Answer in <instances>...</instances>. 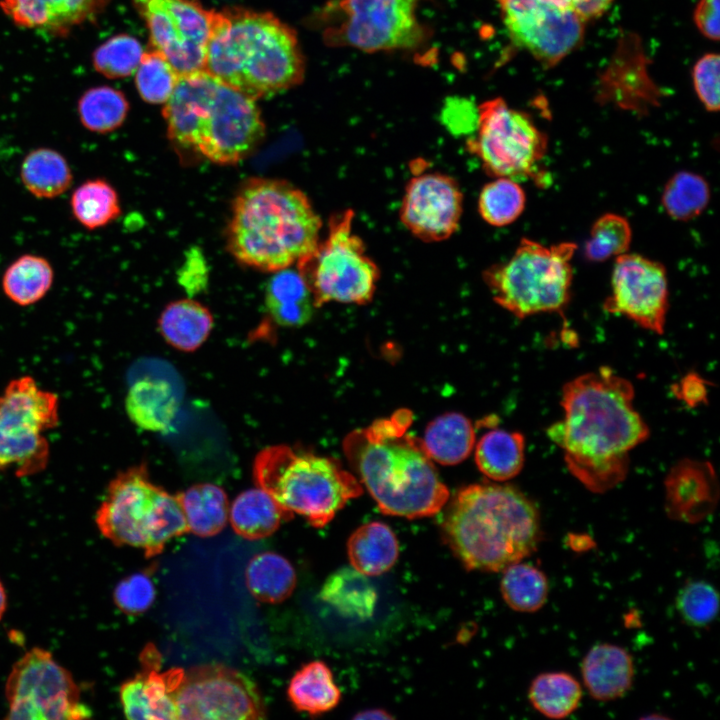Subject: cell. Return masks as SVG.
Wrapping results in <instances>:
<instances>
[{"instance_id":"obj_1","label":"cell","mask_w":720,"mask_h":720,"mask_svg":"<svg viewBox=\"0 0 720 720\" xmlns=\"http://www.w3.org/2000/svg\"><path fill=\"white\" fill-rule=\"evenodd\" d=\"M633 400L631 382L609 367L578 376L563 387L564 417L547 434L563 450L571 474L594 493L624 480L629 451L649 436Z\"/></svg>"},{"instance_id":"obj_2","label":"cell","mask_w":720,"mask_h":720,"mask_svg":"<svg viewBox=\"0 0 720 720\" xmlns=\"http://www.w3.org/2000/svg\"><path fill=\"white\" fill-rule=\"evenodd\" d=\"M412 421V412L401 408L343 440L354 475L380 511L408 519L437 514L449 498L422 440L408 433Z\"/></svg>"},{"instance_id":"obj_3","label":"cell","mask_w":720,"mask_h":720,"mask_svg":"<svg viewBox=\"0 0 720 720\" xmlns=\"http://www.w3.org/2000/svg\"><path fill=\"white\" fill-rule=\"evenodd\" d=\"M162 114L168 139L184 160L235 165L249 157L265 135L256 100L204 70L179 75Z\"/></svg>"},{"instance_id":"obj_4","label":"cell","mask_w":720,"mask_h":720,"mask_svg":"<svg viewBox=\"0 0 720 720\" xmlns=\"http://www.w3.org/2000/svg\"><path fill=\"white\" fill-rule=\"evenodd\" d=\"M321 226L302 190L286 180L252 177L234 196L226 247L240 264L276 272L313 251Z\"/></svg>"},{"instance_id":"obj_5","label":"cell","mask_w":720,"mask_h":720,"mask_svg":"<svg viewBox=\"0 0 720 720\" xmlns=\"http://www.w3.org/2000/svg\"><path fill=\"white\" fill-rule=\"evenodd\" d=\"M204 71L257 100L298 85L304 59L294 30L267 12L214 11Z\"/></svg>"},{"instance_id":"obj_6","label":"cell","mask_w":720,"mask_h":720,"mask_svg":"<svg viewBox=\"0 0 720 720\" xmlns=\"http://www.w3.org/2000/svg\"><path fill=\"white\" fill-rule=\"evenodd\" d=\"M445 540L466 569L503 571L530 556L541 540L537 506L521 491L471 484L451 500L442 523Z\"/></svg>"},{"instance_id":"obj_7","label":"cell","mask_w":720,"mask_h":720,"mask_svg":"<svg viewBox=\"0 0 720 720\" xmlns=\"http://www.w3.org/2000/svg\"><path fill=\"white\" fill-rule=\"evenodd\" d=\"M252 472L255 484L286 513L301 515L315 528L363 493L358 478L338 460L284 444L259 451Z\"/></svg>"},{"instance_id":"obj_8","label":"cell","mask_w":720,"mask_h":720,"mask_svg":"<svg viewBox=\"0 0 720 720\" xmlns=\"http://www.w3.org/2000/svg\"><path fill=\"white\" fill-rule=\"evenodd\" d=\"M101 534L117 546L141 548L146 558L159 555L175 537L189 533L176 495L154 484L145 464L118 473L96 512Z\"/></svg>"},{"instance_id":"obj_9","label":"cell","mask_w":720,"mask_h":720,"mask_svg":"<svg viewBox=\"0 0 720 720\" xmlns=\"http://www.w3.org/2000/svg\"><path fill=\"white\" fill-rule=\"evenodd\" d=\"M576 245L522 238L512 256L482 273L494 301L518 318L562 312L568 304Z\"/></svg>"},{"instance_id":"obj_10","label":"cell","mask_w":720,"mask_h":720,"mask_svg":"<svg viewBox=\"0 0 720 720\" xmlns=\"http://www.w3.org/2000/svg\"><path fill=\"white\" fill-rule=\"evenodd\" d=\"M354 217L352 209L332 215L327 237L296 263L316 308L329 302L365 305L374 297L380 269L353 232Z\"/></svg>"},{"instance_id":"obj_11","label":"cell","mask_w":720,"mask_h":720,"mask_svg":"<svg viewBox=\"0 0 720 720\" xmlns=\"http://www.w3.org/2000/svg\"><path fill=\"white\" fill-rule=\"evenodd\" d=\"M484 171L493 177L533 180L545 184L542 169L548 140L530 116L502 98L483 102L477 110L475 134L466 142Z\"/></svg>"},{"instance_id":"obj_12","label":"cell","mask_w":720,"mask_h":720,"mask_svg":"<svg viewBox=\"0 0 720 720\" xmlns=\"http://www.w3.org/2000/svg\"><path fill=\"white\" fill-rule=\"evenodd\" d=\"M58 398L25 376L12 380L0 395V471L18 477L43 471L49 458L44 433L58 423Z\"/></svg>"},{"instance_id":"obj_13","label":"cell","mask_w":720,"mask_h":720,"mask_svg":"<svg viewBox=\"0 0 720 720\" xmlns=\"http://www.w3.org/2000/svg\"><path fill=\"white\" fill-rule=\"evenodd\" d=\"M8 719H84L91 711L80 701L71 674L51 653L41 648L28 651L13 666L6 683Z\"/></svg>"},{"instance_id":"obj_14","label":"cell","mask_w":720,"mask_h":720,"mask_svg":"<svg viewBox=\"0 0 720 720\" xmlns=\"http://www.w3.org/2000/svg\"><path fill=\"white\" fill-rule=\"evenodd\" d=\"M418 0H339L327 32L331 45L365 52L413 48L423 39Z\"/></svg>"},{"instance_id":"obj_15","label":"cell","mask_w":720,"mask_h":720,"mask_svg":"<svg viewBox=\"0 0 720 720\" xmlns=\"http://www.w3.org/2000/svg\"><path fill=\"white\" fill-rule=\"evenodd\" d=\"M177 720H255L266 717L257 685L241 672L221 664L184 671L175 692Z\"/></svg>"},{"instance_id":"obj_16","label":"cell","mask_w":720,"mask_h":720,"mask_svg":"<svg viewBox=\"0 0 720 720\" xmlns=\"http://www.w3.org/2000/svg\"><path fill=\"white\" fill-rule=\"evenodd\" d=\"M144 19L153 49L179 75L203 70L213 10L194 0H134Z\"/></svg>"},{"instance_id":"obj_17","label":"cell","mask_w":720,"mask_h":720,"mask_svg":"<svg viewBox=\"0 0 720 720\" xmlns=\"http://www.w3.org/2000/svg\"><path fill=\"white\" fill-rule=\"evenodd\" d=\"M511 40L546 65H554L582 41L585 22L575 12L540 0H497Z\"/></svg>"},{"instance_id":"obj_18","label":"cell","mask_w":720,"mask_h":720,"mask_svg":"<svg viewBox=\"0 0 720 720\" xmlns=\"http://www.w3.org/2000/svg\"><path fill=\"white\" fill-rule=\"evenodd\" d=\"M668 281L664 265L639 254L615 258L611 293L605 311L619 314L656 334L664 332L668 311Z\"/></svg>"},{"instance_id":"obj_19","label":"cell","mask_w":720,"mask_h":720,"mask_svg":"<svg viewBox=\"0 0 720 720\" xmlns=\"http://www.w3.org/2000/svg\"><path fill=\"white\" fill-rule=\"evenodd\" d=\"M463 199L455 178L440 172L416 175L405 186L399 218L419 240L441 242L457 231Z\"/></svg>"},{"instance_id":"obj_20","label":"cell","mask_w":720,"mask_h":720,"mask_svg":"<svg viewBox=\"0 0 720 720\" xmlns=\"http://www.w3.org/2000/svg\"><path fill=\"white\" fill-rule=\"evenodd\" d=\"M141 670L120 687L125 716L131 720H176L175 692L184 669L161 671V655L149 643L140 655Z\"/></svg>"},{"instance_id":"obj_21","label":"cell","mask_w":720,"mask_h":720,"mask_svg":"<svg viewBox=\"0 0 720 720\" xmlns=\"http://www.w3.org/2000/svg\"><path fill=\"white\" fill-rule=\"evenodd\" d=\"M718 500V484L710 463L682 460L665 480V509L677 521L697 523L706 518Z\"/></svg>"},{"instance_id":"obj_22","label":"cell","mask_w":720,"mask_h":720,"mask_svg":"<svg viewBox=\"0 0 720 720\" xmlns=\"http://www.w3.org/2000/svg\"><path fill=\"white\" fill-rule=\"evenodd\" d=\"M106 0H0L14 23L52 35H65L72 28L93 20Z\"/></svg>"},{"instance_id":"obj_23","label":"cell","mask_w":720,"mask_h":720,"mask_svg":"<svg viewBox=\"0 0 720 720\" xmlns=\"http://www.w3.org/2000/svg\"><path fill=\"white\" fill-rule=\"evenodd\" d=\"M581 673L590 696L599 701H612L624 696L634 679V663L623 647L601 643L585 655Z\"/></svg>"},{"instance_id":"obj_24","label":"cell","mask_w":720,"mask_h":720,"mask_svg":"<svg viewBox=\"0 0 720 720\" xmlns=\"http://www.w3.org/2000/svg\"><path fill=\"white\" fill-rule=\"evenodd\" d=\"M265 289L266 308L274 322L283 327H301L313 315V296L298 272L289 267L273 272Z\"/></svg>"},{"instance_id":"obj_25","label":"cell","mask_w":720,"mask_h":720,"mask_svg":"<svg viewBox=\"0 0 720 720\" xmlns=\"http://www.w3.org/2000/svg\"><path fill=\"white\" fill-rule=\"evenodd\" d=\"M347 553L354 569L366 576H378L396 563L399 543L387 524L372 521L351 534L347 541Z\"/></svg>"},{"instance_id":"obj_26","label":"cell","mask_w":720,"mask_h":720,"mask_svg":"<svg viewBox=\"0 0 720 720\" xmlns=\"http://www.w3.org/2000/svg\"><path fill=\"white\" fill-rule=\"evenodd\" d=\"M125 407L129 418L139 427L153 432L168 430L178 409L171 386L158 379H140L130 388Z\"/></svg>"},{"instance_id":"obj_27","label":"cell","mask_w":720,"mask_h":720,"mask_svg":"<svg viewBox=\"0 0 720 720\" xmlns=\"http://www.w3.org/2000/svg\"><path fill=\"white\" fill-rule=\"evenodd\" d=\"M158 324L168 344L180 351L192 352L208 338L213 328V316L200 302L186 298L169 303Z\"/></svg>"},{"instance_id":"obj_28","label":"cell","mask_w":720,"mask_h":720,"mask_svg":"<svg viewBox=\"0 0 720 720\" xmlns=\"http://www.w3.org/2000/svg\"><path fill=\"white\" fill-rule=\"evenodd\" d=\"M291 518L270 494L257 486L234 499L228 519L236 534L248 540H259L272 535L283 520Z\"/></svg>"},{"instance_id":"obj_29","label":"cell","mask_w":720,"mask_h":720,"mask_svg":"<svg viewBox=\"0 0 720 720\" xmlns=\"http://www.w3.org/2000/svg\"><path fill=\"white\" fill-rule=\"evenodd\" d=\"M422 443L433 461L441 465H456L465 460L474 448V426L463 414L448 412L427 425Z\"/></svg>"},{"instance_id":"obj_30","label":"cell","mask_w":720,"mask_h":720,"mask_svg":"<svg viewBox=\"0 0 720 720\" xmlns=\"http://www.w3.org/2000/svg\"><path fill=\"white\" fill-rule=\"evenodd\" d=\"M183 510L188 530L199 537L220 533L229 518V503L225 491L212 483L195 484L176 494Z\"/></svg>"},{"instance_id":"obj_31","label":"cell","mask_w":720,"mask_h":720,"mask_svg":"<svg viewBox=\"0 0 720 720\" xmlns=\"http://www.w3.org/2000/svg\"><path fill=\"white\" fill-rule=\"evenodd\" d=\"M287 695L297 711L310 715L334 709L341 699L330 668L319 660L309 662L296 671L289 682Z\"/></svg>"},{"instance_id":"obj_32","label":"cell","mask_w":720,"mask_h":720,"mask_svg":"<svg viewBox=\"0 0 720 720\" xmlns=\"http://www.w3.org/2000/svg\"><path fill=\"white\" fill-rule=\"evenodd\" d=\"M525 438L519 432L494 429L475 447V462L487 478L502 482L518 475L524 465Z\"/></svg>"},{"instance_id":"obj_33","label":"cell","mask_w":720,"mask_h":720,"mask_svg":"<svg viewBox=\"0 0 720 720\" xmlns=\"http://www.w3.org/2000/svg\"><path fill=\"white\" fill-rule=\"evenodd\" d=\"M319 596L343 616L356 619L372 616L377 602L376 590L367 576L352 566L329 575Z\"/></svg>"},{"instance_id":"obj_34","label":"cell","mask_w":720,"mask_h":720,"mask_svg":"<svg viewBox=\"0 0 720 720\" xmlns=\"http://www.w3.org/2000/svg\"><path fill=\"white\" fill-rule=\"evenodd\" d=\"M20 178L33 196L52 199L70 188L73 174L67 159L60 152L41 147L31 150L23 158Z\"/></svg>"},{"instance_id":"obj_35","label":"cell","mask_w":720,"mask_h":720,"mask_svg":"<svg viewBox=\"0 0 720 720\" xmlns=\"http://www.w3.org/2000/svg\"><path fill=\"white\" fill-rule=\"evenodd\" d=\"M245 579L252 596L264 603L286 600L296 586V573L282 555L267 551L256 554L249 561Z\"/></svg>"},{"instance_id":"obj_36","label":"cell","mask_w":720,"mask_h":720,"mask_svg":"<svg viewBox=\"0 0 720 720\" xmlns=\"http://www.w3.org/2000/svg\"><path fill=\"white\" fill-rule=\"evenodd\" d=\"M53 280L54 270L46 258L24 254L6 268L2 276V289L15 304L29 306L47 294Z\"/></svg>"},{"instance_id":"obj_37","label":"cell","mask_w":720,"mask_h":720,"mask_svg":"<svg viewBox=\"0 0 720 720\" xmlns=\"http://www.w3.org/2000/svg\"><path fill=\"white\" fill-rule=\"evenodd\" d=\"M581 698L580 683L565 672L539 674L531 682L528 691L533 708L550 719L568 717L578 708Z\"/></svg>"},{"instance_id":"obj_38","label":"cell","mask_w":720,"mask_h":720,"mask_svg":"<svg viewBox=\"0 0 720 720\" xmlns=\"http://www.w3.org/2000/svg\"><path fill=\"white\" fill-rule=\"evenodd\" d=\"M70 206L74 218L88 230L105 227L121 213L117 191L102 178L80 184L71 195Z\"/></svg>"},{"instance_id":"obj_39","label":"cell","mask_w":720,"mask_h":720,"mask_svg":"<svg viewBox=\"0 0 720 720\" xmlns=\"http://www.w3.org/2000/svg\"><path fill=\"white\" fill-rule=\"evenodd\" d=\"M500 590L505 603L511 609L532 613L540 610L546 603L549 585L542 570L519 561L503 570Z\"/></svg>"},{"instance_id":"obj_40","label":"cell","mask_w":720,"mask_h":720,"mask_svg":"<svg viewBox=\"0 0 720 720\" xmlns=\"http://www.w3.org/2000/svg\"><path fill=\"white\" fill-rule=\"evenodd\" d=\"M129 103L125 95L113 87L99 86L88 89L79 99L78 113L81 124L95 133H109L125 121Z\"/></svg>"},{"instance_id":"obj_41","label":"cell","mask_w":720,"mask_h":720,"mask_svg":"<svg viewBox=\"0 0 720 720\" xmlns=\"http://www.w3.org/2000/svg\"><path fill=\"white\" fill-rule=\"evenodd\" d=\"M710 200V188L700 175L690 171L674 174L666 183L661 202L674 220L689 221L699 216Z\"/></svg>"},{"instance_id":"obj_42","label":"cell","mask_w":720,"mask_h":720,"mask_svg":"<svg viewBox=\"0 0 720 720\" xmlns=\"http://www.w3.org/2000/svg\"><path fill=\"white\" fill-rule=\"evenodd\" d=\"M526 197L518 181L496 177L481 189L478 211L491 226L503 227L515 222L525 208Z\"/></svg>"},{"instance_id":"obj_43","label":"cell","mask_w":720,"mask_h":720,"mask_svg":"<svg viewBox=\"0 0 720 720\" xmlns=\"http://www.w3.org/2000/svg\"><path fill=\"white\" fill-rule=\"evenodd\" d=\"M632 229L628 220L615 213L600 216L592 225L585 244V256L593 262H602L628 252Z\"/></svg>"},{"instance_id":"obj_44","label":"cell","mask_w":720,"mask_h":720,"mask_svg":"<svg viewBox=\"0 0 720 720\" xmlns=\"http://www.w3.org/2000/svg\"><path fill=\"white\" fill-rule=\"evenodd\" d=\"M179 74L158 51L144 52L135 71L136 88L141 98L150 104H164L173 93Z\"/></svg>"},{"instance_id":"obj_45","label":"cell","mask_w":720,"mask_h":720,"mask_svg":"<svg viewBox=\"0 0 720 720\" xmlns=\"http://www.w3.org/2000/svg\"><path fill=\"white\" fill-rule=\"evenodd\" d=\"M138 39L127 34H118L93 53V66L97 72L108 78H123L132 75L144 54Z\"/></svg>"},{"instance_id":"obj_46","label":"cell","mask_w":720,"mask_h":720,"mask_svg":"<svg viewBox=\"0 0 720 720\" xmlns=\"http://www.w3.org/2000/svg\"><path fill=\"white\" fill-rule=\"evenodd\" d=\"M676 608L690 626L705 627L711 624L719 611V595L715 587L704 580H693L683 585L676 596Z\"/></svg>"},{"instance_id":"obj_47","label":"cell","mask_w":720,"mask_h":720,"mask_svg":"<svg viewBox=\"0 0 720 720\" xmlns=\"http://www.w3.org/2000/svg\"><path fill=\"white\" fill-rule=\"evenodd\" d=\"M156 590L153 581L145 573H136L124 578L116 586L114 602L127 614H139L153 604Z\"/></svg>"},{"instance_id":"obj_48","label":"cell","mask_w":720,"mask_h":720,"mask_svg":"<svg viewBox=\"0 0 720 720\" xmlns=\"http://www.w3.org/2000/svg\"><path fill=\"white\" fill-rule=\"evenodd\" d=\"M719 55L709 53L694 65L692 79L696 94L704 107L711 112L719 110Z\"/></svg>"},{"instance_id":"obj_49","label":"cell","mask_w":720,"mask_h":720,"mask_svg":"<svg viewBox=\"0 0 720 720\" xmlns=\"http://www.w3.org/2000/svg\"><path fill=\"white\" fill-rule=\"evenodd\" d=\"M207 278L208 269L203 255L198 249H191L179 271L180 284L188 294H196L206 287Z\"/></svg>"},{"instance_id":"obj_50","label":"cell","mask_w":720,"mask_h":720,"mask_svg":"<svg viewBox=\"0 0 720 720\" xmlns=\"http://www.w3.org/2000/svg\"><path fill=\"white\" fill-rule=\"evenodd\" d=\"M719 3L720 0H700L696 6L694 19L699 31L708 39H719Z\"/></svg>"},{"instance_id":"obj_51","label":"cell","mask_w":720,"mask_h":720,"mask_svg":"<svg viewBox=\"0 0 720 720\" xmlns=\"http://www.w3.org/2000/svg\"><path fill=\"white\" fill-rule=\"evenodd\" d=\"M354 719L357 720H389L392 715L382 709H369L358 713Z\"/></svg>"},{"instance_id":"obj_52","label":"cell","mask_w":720,"mask_h":720,"mask_svg":"<svg viewBox=\"0 0 720 720\" xmlns=\"http://www.w3.org/2000/svg\"><path fill=\"white\" fill-rule=\"evenodd\" d=\"M6 609V594L4 587L0 581V619L2 618V615Z\"/></svg>"},{"instance_id":"obj_53","label":"cell","mask_w":720,"mask_h":720,"mask_svg":"<svg viewBox=\"0 0 720 720\" xmlns=\"http://www.w3.org/2000/svg\"><path fill=\"white\" fill-rule=\"evenodd\" d=\"M572 1H573V0H571V3H572ZM572 9H573V8H572Z\"/></svg>"}]
</instances>
